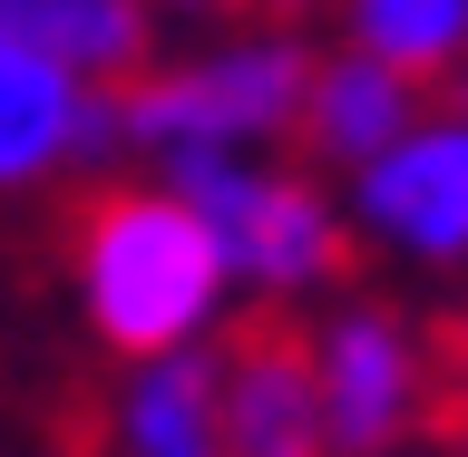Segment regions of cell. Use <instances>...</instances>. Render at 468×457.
<instances>
[{
  "label": "cell",
  "mask_w": 468,
  "mask_h": 457,
  "mask_svg": "<svg viewBox=\"0 0 468 457\" xmlns=\"http://www.w3.org/2000/svg\"><path fill=\"white\" fill-rule=\"evenodd\" d=\"M69 292H79L88 341L117 360L205 350L234 321L225 244L166 175H98L69 214Z\"/></svg>",
  "instance_id": "6da1fadb"
},
{
  "label": "cell",
  "mask_w": 468,
  "mask_h": 457,
  "mask_svg": "<svg viewBox=\"0 0 468 457\" xmlns=\"http://www.w3.org/2000/svg\"><path fill=\"white\" fill-rule=\"evenodd\" d=\"M303 88H313V49L254 20L186 58H146L117 88V127H127V156H146V175L186 156H263V146H292Z\"/></svg>",
  "instance_id": "7a4b0ae2"
},
{
  "label": "cell",
  "mask_w": 468,
  "mask_h": 457,
  "mask_svg": "<svg viewBox=\"0 0 468 457\" xmlns=\"http://www.w3.org/2000/svg\"><path fill=\"white\" fill-rule=\"evenodd\" d=\"M156 175L215 224L225 273H234L244 302H322V292L351 273V214H342V195H332L313 166L186 156V166H156Z\"/></svg>",
  "instance_id": "3957f363"
},
{
  "label": "cell",
  "mask_w": 468,
  "mask_h": 457,
  "mask_svg": "<svg viewBox=\"0 0 468 457\" xmlns=\"http://www.w3.org/2000/svg\"><path fill=\"white\" fill-rule=\"evenodd\" d=\"M303 350H313L322 457H410L459 419L439 341L390 302H332L322 321H303Z\"/></svg>",
  "instance_id": "277c9868"
},
{
  "label": "cell",
  "mask_w": 468,
  "mask_h": 457,
  "mask_svg": "<svg viewBox=\"0 0 468 457\" xmlns=\"http://www.w3.org/2000/svg\"><path fill=\"white\" fill-rule=\"evenodd\" d=\"M351 244L410 263V273H468V98H439L371 156L342 175Z\"/></svg>",
  "instance_id": "5b68a950"
},
{
  "label": "cell",
  "mask_w": 468,
  "mask_h": 457,
  "mask_svg": "<svg viewBox=\"0 0 468 457\" xmlns=\"http://www.w3.org/2000/svg\"><path fill=\"white\" fill-rule=\"evenodd\" d=\"M225 360V457H322V409H313V350L303 321H244Z\"/></svg>",
  "instance_id": "8992f818"
},
{
  "label": "cell",
  "mask_w": 468,
  "mask_h": 457,
  "mask_svg": "<svg viewBox=\"0 0 468 457\" xmlns=\"http://www.w3.org/2000/svg\"><path fill=\"white\" fill-rule=\"evenodd\" d=\"M420 108H430V88H410L400 68H380V58H361V49H332V58H313L292 146L313 156V175H361L371 156H390V137H400Z\"/></svg>",
  "instance_id": "52a82bcc"
},
{
  "label": "cell",
  "mask_w": 468,
  "mask_h": 457,
  "mask_svg": "<svg viewBox=\"0 0 468 457\" xmlns=\"http://www.w3.org/2000/svg\"><path fill=\"white\" fill-rule=\"evenodd\" d=\"M108 438L117 457H225V360H215V341L127 360V379L108 400Z\"/></svg>",
  "instance_id": "ba28073f"
},
{
  "label": "cell",
  "mask_w": 468,
  "mask_h": 457,
  "mask_svg": "<svg viewBox=\"0 0 468 457\" xmlns=\"http://www.w3.org/2000/svg\"><path fill=\"white\" fill-rule=\"evenodd\" d=\"M98 88L69 78L58 58L0 39V195H39L58 175H79V127Z\"/></svg>",
  "instance_id": "9c48e42d"
},
{
  "label": "cell",
  "mask_w": 468,
  "mask_h": 457,
  "mask_svg": "<svg viewBox=\"0 0 468 457\" xmlns=\"http://www.w3.org/2000/svg\"><path fill=\"white\" fill-rule=\"evenodd\" d=\"M0 39L58 58L88 88H127L156 58V10L146 0H0Z\"/></svg>",
  "instance_id": "30bf717a"
},
{
  "label": "cell",
  "mask_w": 468,
  "mask_h": 457,
  "mask_svg": "<svg viewBox=\"0 0 468 457\" xmlns=\"http://www.w3.org/2000/svg\"><path fill=\"white\" fill-rule=\"evenodd\" d=\"M342 49L400 68L410 88H449L468 68V0H342Z\"/></svg>",
  "instance_id": "8fae6325"
},
{
  "label": "cell",
  "mask_w": 468,
  "mask_h": 457,
  "mask_svg": "<svg viewBox=\"0 0 468 457\" xmlns=\"http://www.w3.org/2000/svg\"><path fill=\"white\" fill-rule=\"evenodd\" d=\"M439 370H449V400L468 409V312L449 321V331H439Z\"/></svg>",
  "instance_id": "7c38bea8"
},
{
  "label": "cell",
  "mask_w": 468,
  "mask_h": 457,
  "mask_svg": "<svg viewBox=\"0 0 468 457\" xmlns=\"http://www.w3.org/2000/svg\"><path fill=\"white\" fill-rule=\"evenodd\" d=\"M156 20H225V10H244V0H146Z\"/></svg>",
  "instance_id": "4fadbf2b"
},
{
  "label": "cell",
  "mask_w": 468,
  "mask_h": 457,
  "mask_svg": "<svg viewBox=\"0 0 468 457\" xmlns=\"http://www.w3.org/2000/svg\"><path fill=\"white\" fill-rule=\"evenodd\" d=\"M244 10H254L263 29H292V20H303V10H313V0H244Z\"/></svg>",
  "instance_id": "5bb4252c"
},
{
  "label": "cell",
  "mask_w": 468,
  "mask_h": 457,
  "mask_svg": "<svg viewBox=\"0 0 468 457\" xmlns=\"http://www.w3.org/2000/svg\"><path fill=\"white\" fill-rule=\"evenodd\" d=\"M459 457H468V448H459Z\"/></svg>",
  "instance_id": "9a60e30c"
}]
</instances>
